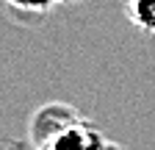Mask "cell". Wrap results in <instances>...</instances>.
Masks as SVG:
<instances>
[{
	"label": "cell",
	"mask_w": 155,
	"mask_h": 150,
	"mask_svg": "<svg viewBox=\"0 0 155 150\" xmlns=\"http://www.w3.org/2000/svg\"><path fill=\"white\" fill-rule=\"evenodd\" d=\"M31 136L36 150H97L105 136L86 117L64 103H53L36 111L31 122Z\"/></svg>",
	"instance_id": "cell-1"
},
{
	"label": "cell",
	"mask_w": 155,
	"mask_h": 150,
	"mask_svg": "<svg viewBox=\"0 0 155 150\" xmlns=\"http://www.w3.org/2000/svg\"><path fill=\"white\" fill-rule=\"evenodd\" d=\"M125 9L136 28L155 36V0H127Z\"/></svg>",
	"instance_id": "cell-2"
},
{
	"label": "cell",
	"mask_w": 155,
	"mask_h": 150,
	"mask_svg": "<svg viewBox=\"0 0 155 150\" xmlns=\"http://www.w3.org/2000/svg\"><path fill=\"white\" fill-rule=\"evenodd\" d=\"M6 3L22 14H47L50 9H55V0H6Z\"/></svg>",
	"instance_id": "cell-3"
},
{
	"label": "cell",
	"mask_w": 155,
	"mask_h": 150,
	"mask_svg": "<svg viewBox=\"0 0 155 150\" xmlns=\"http://www.w3.org/2000/svg\"><path fill=\"white\" fill-rule=\"evenodd\" d=\"M97 150H125V147H122V145H114V142H108V139H105V142L97 147Z\"/></svg>",
	"instance_id": "cell-4"
},
{
	"label": "cell",
	"mask_w": 155,
	"mask_h": 150,
	"mask_svg": "<svg viewBox=\"0 0 155 150\" xmlns=\"http://www.w3.org/2000/svg\"><path fill=\"white\" fill-rule=\"evenodd\" d=\"M67 3H75V0H55V6H67Z\"/></svg>",
	"instance_id": "cell-5"
}]
</instances>
